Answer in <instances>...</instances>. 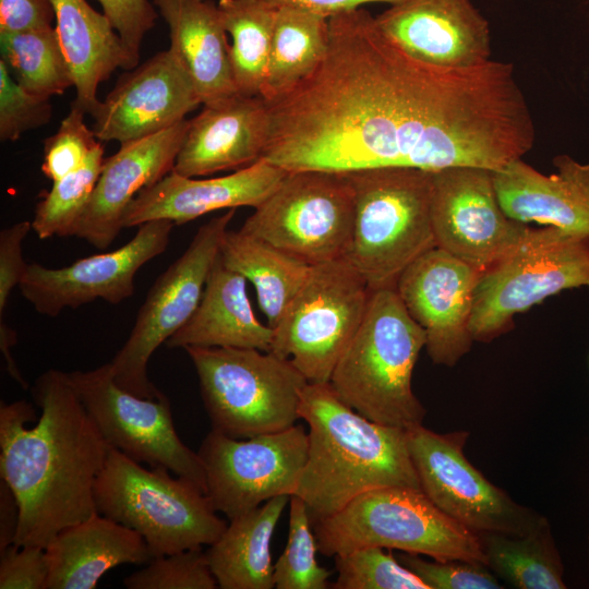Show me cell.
I'll return each mask as SVG.
<instances>
[{
	"mask_svg": "<svg viewBox=\"0 0 589 589\" xmlns=\"http://www.w3.org/2000/svg\"><path fill=\"white\" fill-rule=\"evenodd\" d=\"M553 166L556 171L546 176L519 158L494 171L503 211L520 223L589 236V161L561 154Z\"/></svg>",
	"mask_w": 589,
	"mask_h": 589,
	"instance_id": "obj_24",
	"label": "cell"
},
{
	"mask_svg": "<svg viewBox=\"0 0 589 589\" xmlns=\"http://www.w3.org/2000/svg\"><path fill=\"white\" fill-rule=\"evenodd\" d=\"M31 230L32 221L22 220L0 231V327L9 325L5 320L9 298L28 265L23 259V242Z\"/></svg>",
	"mask_w": 589,
	"mask_h": 589,
	"instance_id": "obj_44",
	"label": "cell"
},
{
	"mask_svg": "<svg viewBox=\"0 0 589 589\" xmlns=\"http://www.w3.org/2000/svg\"><path fill=\"white\" fill-rule=\"evenodd\" d=\"M588 498H589V491H588ZM588 553H589V550H588Z\"/></svg>",
	"mask_w": 589,
	"mask_h": 589,
	"instance_id": "obj_48",
	"label": "cell"
},
{
	"mask_svg": "<svg viewBox=\"0 0 589 589\" xmlns=\"http://www.w3.org/2000/svg\"><path fill=\"white\" fill-rule=\"evenodd\" d=\"M48 575L45 548L13 543L0 552V589H47Z\"/></svg>",
	"mask_w": 589,
	"mask_h": 589,
	"instance_id": "obj_43",
	"label": "cell"
},
{
	"mask_svg": "<svg viewBox=\"0 0 589 589\" xmlns=\"http://www.w3.org/2000/svg\"><path fill=\"white\" fill-rule=\"evenodd\" d=\"M217 4L232 39L230 63L237 92L261 97L277 7L267 0H219Z\"/></svg>",
	"mask_w": 589,
	"mask_h": 589,
	"instance_id": "obj_33",
	"label": "cell"
},
{
	"mask_svg": "<svg viewBox=\"0 0 589 589\" xmlns=\"http://www.w3.org/2000/svg\"><path fill=\"white\" fill-rule=\"evenodd\" d=\"M353 220L347 173L301 170L288 172L240 230L314 266L347 256Z\"/></svg>",
	"mask_w": 589,
	"mask_h": 589,
	"instance_id": "obj_11",
	"label": "cell"
},
{
	"mask_svg": "<svg viewBox=\"0 0 589 589\" xmlns=\"http://www.w3.org/2000/svg\"><path fill=\"white\" fill-rule=\"evenodd\" d=\"M375 20L406 52L425 63L467 69L491 60L490 24L471 0H401Z\"/></svg>",
	"mask_w": 589,
	"mask_h": 589,
	"instance_id": "obj_20",
	"label": "cell"
},
{
	"mask_svg": "<svg viewBox=\"0 0 589 589\" xmlns=\"http://www.w3.org/2000/svg\"><path fill=\"white\" fill-rule=\"evenodd\" d=\"M328 25L317 68L266 101L262 158L288 172L459 166L497 171L532 148L533 118L512 63H425L363 8L335 14Z\"/></svg>",
	"mask_w": 589,
	"mask_h": 589,
	"instance_id": "obj_1",
	"label": "cell"
},
{
	"mask_svg": "<svg viewBox=\"0 0 589 589\" xmlns=\"http://www.w3.org/2000/svg\"><path fill=\"white\" fill-rule=\"evenodd\" d=\"M397 560L416 574L429 589H501L496 575L478 562L460 560L430 562L419 554L401 553Z\"/></svg>",
	"mask_w": 589,
	"mask_h": 589,
	"instance_id": "obj_41",
	"label": "cell"
},
{
	"mask_svg": "<svg viewBox=\"0 0 589 589\" xmlns=\"http://www.w3.org/2000/svg\"><path fill=\"white\" fill-rule=\"evenodd\" d=\"M26 400L0 405V476L20 507L14 543L46 548L64 528L97 513L95 483L109 445L65 372L50 369Z\"/></svg>",
	"mask_w": 589,
	"mask_h": 589,
	"instance_id": "obj_2",
	"label": "cell"
},
{
	"mask_svg": "<svg viewBox=\"0 0 589 589\" xmlns=\"http://www.w3.org/2000/svg\"><path fill=\"white\" fill-rule=\"evenodd\" d=\"M304 501L293 494L289 501L287 544L274 564V586L277 589H326L332 572L316 562V538Z\"/></svg>",
	"mask_w": 589,
	"mask_h": 589,
	"instance_id": "obj_36",
	"label": "cell"
},
{
	"mask_svg": "<svg viewBox=\"0 0 589 589\" xmlns=\"http://www.w3.org/2000/svg\"><path fill=\"white\" fill-rule=\"evenodd\" d=\"M104 146L99 144L77 170L52 182L51 190L36 205L33 231L41 240L73 236L87 207L104 165Z\"/></svg>",
	"mask_w": 589,
	"mask_h": 589,
	"instance_id": "obj_35",
	"label": "cell"
},
{
	"mask_svg": "<svg viewBox=\"0 0 589 589\" xmlns=\"http://www.w3.org/2000/svg\"><path fill=\"white\" fill-rule=\"evenodd\" d=\"M290 501L280 495L229 520L219 539L206 551L221 589H272L274 564L271 543L279 518Z\"/></svg>",
	"mask_w": 589,
	"mask_h": 589,
	"instance_id": "obj_29",
	"label": "cell"
},
{
	"mask_svg": "<svg viewBox=\"0 0 589 589\" xmlns=\"http://www.w3.org/2000/svg\"><path fill=\"white\" fill-rule=\"evenodd\" d=\"M85 115L71 104L57 132L45 140L41 171L52 182L81 168L100 144L93 129L85 123Z\"/></svg>",
	"mask_w": 589,
	"mask_h": 589,
	"instance_id": "obj_39",
	"label": "cell"
},
{
	"mask_svg": "<svg viewBox=\"0 0 589 589\" xmlns=\"http://www.w3.org/2000/svg\"><path fill=\"white\" fill-rule=\"evenodd\" d=\"M235 213L228 209L202 225L182 255L152 285L128 340L109 362L121 388L144 398L164 396L147 376L148 361L195 312Z\"/></svg>",
	"mask_w": 589,
	"mask_h": 589,
	"instance_id": "obj_12",
	"label": "cell"
},
{
	"mask_svg": "<svg viewBox=\"0 0 589 589\" xmlns=\"http://www.w3.org/2000/svg\"><path fill=\"white\" fill-rule=\"evenodd\" d=\"M201 104L188 71L168 48L121 75L91 115L92 129L99 141L123 144L176 125Z\"/></svg>",
	"mask_w": 589,
	"mask_h": 589,
	"instance_id": "obj_19",
	"label": "cell"
},
{
	"mask_svg": "<svg viewBox=\"0 0 589 589\" xmlns=\"http://www.w3.org/2000/svg\"><path fill=\"white\" fill-rule=\"evenodd\" d=\"M169 28V49L188 71L203 106L239 95L230 45L218 4L212 0H152Z\"/></svg>",
	"mask_w": 589,
	"mask_h": 589,
	"instance_id": "obj_25",
	"label": "cell"
},
{
	"mask_svg": "<svg viewBox=\"0 0 589 589\" xmlns=\"http://www.w3.org/2000/svg\"><path fill=\"white\" fill-rule=\"evenodd\" d=\"M300 419L309 425V447L296 495L306 504L313 524L371 490H421L406 430L361 416L329 382L305 385Z\"/></svg>",
	"mask_w": 589,
	"mask_h": 589,
	"instance_id": "obj_3",
	"label": "cell"
},
{
	"mask_svg": "<svg viewBox=\"0 0 589 589\" xmlns=\"http://www.w3.org/2000/svg\"><path fill=\"white\" fill-rule=\"evenodd\" d=\"M589 288V236L533 228L505 259L481 273L473 292L470 333L489 342L514 327V316L548 297Z\"/></svg>",
	"mask_w": 589,
	"mask_h": 589,
	"instance_id": "obj_9",
	"label": "cell"
},
{
	"mask_svg": "<svg viewBox=\"0 0 589 589\" xmlns=\"http://www.w3.org/2000/svg\"><path fill=\"white\" fill-rule=\"evenodd\" d=\"M128 589H215L219 588L207 553L193 548L154 557L124 578Z\"/></svg>",
	"mask_w": 589,
	"mask_h": 589,
	"instance_id": "obj_38",
	"label": "cell"
},
{
	"mask_svg": "<svg viewBox=\"0 0 589 589\" xmlns=\"http://www.w3.org/2000/svg\"><path fill=\"white\" fill-rule=\"evenodd\" d=\"M272 341L273 328L255 316L245 277L224 266L218 255L195 312L166 346L232 347L269 352Z\"/></svg>",
	"mask_w": 589,
	"mask_h": 589,
	"instance_id": "obj_27",
	"label": "cell"
},
{
	"mask_svg": "<svg viewBox=\"0 0 589 589\" xmlns=\"http://www.w3.org/2000/svg\"><path fill=\"white\" fill-rule=\"evenodd\" d=\"M425 334L395 287L371 290L364 317L329 380L335 393L366 419L402 430L422 424L426 410L411 380Z\"/></svg>",
	"mask_w": 589,
	"mask_h": 589,
	"instance_id": "obj_4",
	"label": "cell"
},
{
	"mask_svg": "<svg viewBox=\"0 0 589 589\" xmlns=\"http://www.w3.org/2000/svg\"><path fill=\"white\" fill-rule=\"evenodd\" d=\"M328 37L327 17L293 8H277L261 97L272 101L309 76L323 60Z\"/></svg>",
	"mask_w": 589,
	"mask_h": 589,
	"instance_id": "obj_32",
	"label": "cell"
},
{
	"mask_svg": "<svg viewBox=\"0 0 589 589\" xmlns=\"http://www.w3.org/2000/svg\"><path fill=\"white\" fill-rule=\"evenodd\" d=\"M51 116L50 98L24 89L0 59V140L16 141L25 132L47 124Z\"/></svg>",
	"mask_w": 589,
	"mask_h": 589,
	"instance_id": "obj_40",
	"label": "cell"
},
{
	"mask_svg": "<svg viewBox=\"0 0 589 589\" xmlns=\"http://www.w3.org/2000/svg\"><path fill=\"white\" fill-rule=\"evenodd\" d=\"M110 448L95 483L97 513L140 533L152 558L216 542L228 524L191 480Z\"/></svg>",
	"mask_w": 589,
	"mask_h": 589,
	"instance_id": "obj_6",
	"label": "cell"
},
{
	"mask_svg": "<svg viewBox=\"0 0 589 589\" xmlns=\"http://www.w3.org/2000/svg\"><path fill=\"white\" fill-rule=\"evenodd\" d=\"M224 266L250 280L273 328L305 283L311 266L242 230H227L219 250Z\"/></svg>",
	"mask_w": 589,
	"mask_h": 589,
	"instance_id": "obj_30",
	"label": "cell"
},
{
	"mask_svg": "<svg viewBox=\"0 0 589 589\" xmlns=\"http://www.w3.org/2000/svg\"><path fill=\"white\" fill-rule=\"evenodd\" d=\"M212 429L235 438L278 432L300 419L309 383L289 359L257 349L187 347Z\"/></svg>",
	"mask_w": 589,
	"mask_h": 589,
	"instance_id": "obj_8",
	"label": "cell"
},
{
	"mask_svg": "<svg viewBox=\"0 0 589 589\" xmlns=\"http://www.w3.org/2000/svg\"><path fill=\"white\" fill-rule=\"evenodd\" d=\"M371 289L346 259L311 266L273 327L271 352L289 359L309 383H328L364 317Z\"/></svg>",
	"mask_w": 589,
	"mask_h": 589,
	"instance_id": "obj_10",
	"label": "cell"
},
{
	"mask_svg": "<svg viewBox=\"0 0 589 589\" xmlns=\"http://www.w3.org/2000/svg\"><path fill=\"white\" fill-rule=\"evenodd\" d=\"M1 59L27 92L51 98L74 86L73 76L53 26L0 33Z\"/></svg>",
	"mask_w": 589,
	"mask_h": 589,
	"instance_id": "obj_34",
	"label": "cell"
},
{
	"mask_svg": "<svg viewBox=\"0 0 589 589\" xmlns=\"http://www.w3.org/2000/svg\"><path fill=\"white\" fill-rule=\"evenodd\" d=\"M68 375L110 448L142 465L165 467L191 480L206 494L202 459L176 432L170 402L165 395L144 398L121 388L113 380L109 363Z\"/></svg>",
	"mask_w": 589,
	"mask_h": 589,
	"instance_id": "obj_15",
	"label": "cell"
},
{
	"mask_svg": "<svg viewBox=\"0 0 589 589\" xmlns=\"http://www.w3.org/2000/svg\"><path fill=\"white\" fill-rule=\"evenodd\" d=\"M120 36L131 59L139 65L145 35L155 26L157 10L151 0H96Z\"/></svg>",
	"mask_w": 589,
	"mask_h": 589,
	"instance_id": "obj_42",
	"label": "cell"
},
{
	"mask_svg": "<svg viewBox=\"0 0 589 589\" xmlns=\"http://www.w3.org/2000/svg\"><path fill=\"white\" fill-rule=\"evenodd\" d=\"M314 534L325 556L376 546L486 565L479 536L446 515L420 489L387 486L364 492L314 522Z\"/></svg>",
	"mask_w": 589,
	"mask_h": 589,
	"instance_id": "obj_7",
	"label": "cell"
},
{
	"mask_svg": "<svg viewBox=\"0 0 589 589\" xmlns=\"http://www.w3.org/2000/svg\"><path fill=\"white\" fill-rule=\"evenodd\" d=\"M45 549L47 589H94L113 567L152 560L140 533L99 513L62 529Z\"/></svg>",
	"mask_w": 589,
	"mask_h": 589,
	"instance_id": "obj_26",
	"label": "cell"
},
{
	"mask_svg": "<svg viewBox=\"0 0 589 589\" xmlns=\"http://www.w3.org/2000/svg\"><path fill=\"white\" fill-rule=\"evenodd\" d=\"M20 522V507L10 486L0 480V552L15 541Z\"/></svg>",
	"mask_w": 589,
	"mask_h": 589,
	"instance_id": "obj_47",
	"label": "cell"
},
{
	"mask_svg": "<svg viewBox=\"0 0 589 589\" xmlns=\"http://www.w3.org/2000/svg\"><path fill=\"white\" fill-rule=\"evenodd\" d=\"M189 120L157 134L120 144L103 169L73 236L106 250L119 236L124 212L143 189L172 171Z\"/></svg>",
	"mask_w": 589,
	"mask_h": 589,
	"instance_id": "obj_21",
	"label": "cell"
},
{
	"mask_svg": "<svg viewBox=\"0 0 589 589\" xmlns=\"http://www.w3.org/2000/svg\"><path fill=\"white\" fill-rule=\"evenodd\" d=\"M56 32L69 63L75 88L72 104L92 115L100 100L99 84L118 68L132 70L135 63L104 13L86 0H51Z\"/></svg>",
	"mask_w": 589,
	"mask_h": 589,
	"instance_id": "obj_28",
	"label": "cell"
},
{
	"mask_svg": "<svg viewBox=\"0 0 589 589\" xmlns=\"http://www.w3.org/2000/svg\"><path fill=\"white\" fill-rule=\"evenodd\" d=\"M345 173L354 192L346 259L371 290L395 287L408 265L436 247L431 219L433 171L378 167Z\"/></svg>",
	"mask_w": 589,
	"mask_h": 589,
	"instance_id": "obj_5",
	"label": "cell"
},
{
	"mask_svg": "<svg viewBox=\"0 0 589 589\" xmlns=\"http://www.w3.org/2000/svg\"><path fill=\"white\" fill-rule=\"evenodd\" d=\"M267 128V104L260 96L236 95L204 106L189 120L172 170L197 178L248 167L262 158Z\"/></svg>",
	"mask_w": 589,
	"mask_h": 589,
	"instance_id": "obj_23",
	"label": "cell"
},
{
	"mask_svg": "<svg viewBox=\"0 0 589 589\" xmlns=\"http://www.w3.org/2000/svg\"><path fill=\"white\" fill-rule=\"evenodd\" d=\"M481 275L448 252L433 248L398 276L395 289L425 334L434 364L454 366L471 349L473 292Z\"/></svg>",
	"mask_w": 589,
	"mask_h": 589,
	"instance_id": "obj_18",
	"label": "cell"
},
{
	"mask_svg": "<svg viewBox=\"0 0 589 589\" xmlns=\"http://www.w3.org/2000/svg\"><path fill=\"white\" fill-rule=\"evenodd\" d=\"M493 172L459 166L432 173L431 219L436 248L481 273L509 255L533 229L505 214Z\"/></svg>",
	"mask_w": 589,
	"mask_h": 589,
	"instance_id": "obj_16",
	"label": "cell"
},
{
	"mask_svg": "<svg viewBox=\"0 0 589 589\" xmlns=\"http://www.w3.org/2000/svg\"><path fill=\"white\" fill-rule=\"evenodd\" d=\"M308 447V432L296 424L250 438L212 429L197 453L213 507L232 520L271 498L296 494Z\"/></svg>",
	"mask_w": 589,
	"mask_h": 589,
	"instance_id": "obj_13",
	"label": "cell"
},
{
	"mask_svg": "<svg viewBox=\"0 0 589 589\" xmlns=\"http://www.w3.org/2000/svg\"><path fill=\"white\" fill-rule=\"evenodd\" d=\"M421 490L446 515L473 531L522 534L542 515L515 502L465 456L467 431L436 433L422 424L406 430Z\"/></svg>",
	"mask_w": 589,
	"mask_h": 589,
	"instance_id": "obj_14",
	"label": "cell"
},
{
	"mask_svg": "<svg viewBox=\"0 0 589 589\" xmlns=\"http://www.w3.org/2000/svg\"><path fill=\"white\" fill-rule=\"evenodd\" d=\"M173 226L168 219L146 221L119 249L80 259L64 267L28 264L20 292L39 314L47 316L97 299L119 304L134 293L140 268L165 252Z\"/></svg>",
	"mask_w": 589,
	"mask_h": 589,
	"instance_id": "obj_17",
	"label": "cell"
},
{
	"mask_svg": "<svg viewBox=\"0 0 589 589\" xmlns=\"http://www.w3.org/2000/svg\"><path fill=\"white\" fill-rule=\"evenodd\" d=\"M277 8H293L323 15L330 16L361 8V5L374 2H384L388 4L401 0H267Z\"/></svg>",
	"mask_w": 589,
	"mask_h": 589,
	"instance_id": "obj_46",
	"label": "cell"
},
{
	"mask_svg": "<svg viewBox=\"0 0 589 589\" xmlns=\"http://www.w3.org/2000/svg\"><path fill=\"white\" fill-rule=\"evenodd\" d=\"M51 0H0V33H16L52 26Z\"/></svg>",
	"mask_w": 589,
	"mask_h": 589,
	"instance_id": "obj_45",
	"label": "cell"
},
{
	"mask_svg": "<svg viewBox=\"0 0 589 589\" xmlns=\"http://www.w3.org/2000/svg\"><path fill=\"white\" fill-rule=\"evenodd\" d=\"M488 567L517 589H565L564 565L551 525L542 516L522 534L477 533Z\"/></svg>",
	"mask_w": 589,
	"mask_h": 589,
	"instance_id": "obj_31",
	"label": "cell"
},
{
	"mask_svg": "<svg viewBox=\"0 0 589 589\" xmlns=\"http://www.w3.org/2000/svg\"><path fill=\"white\" fill-rule=\"evenodd\" d=\"M288 171L260 158L232 173L209 178H189L170 171L143 189L127 207L122 227H139L155 219L181 226L218 209L257 207L280 184Z\"/></svg>",
	"mask_w": 589,
	"mask_h": 589,
	"instance_id": "obj_22",
	"label": "cell"
},
{
	"mask_svg": "<svg viewBox=\"0 0 589 589\" xmlns=\"http://www.w3.org/2000/svg\"><path fill=\"white\" fill-rule=\"evenodd\" d=\"M363 548L335 557L336 589H429L390 552Z\"/></svg>",
	"mask_w": 589,
	"mask_h": 589,
	"instance_id": "obj_37",
	"label": "cell"
}]
</instances>
